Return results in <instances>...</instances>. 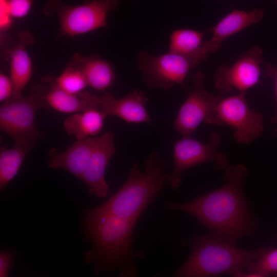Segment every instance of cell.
<instances>
[{
    "mask_svg": "<svg viewBox=\"0 0 277 277\" xmlns=\"http://www.w3.org/2000/svg\"><path fill=\"white\" fill-rule=\"evenodd\" d=\"M219 188L184 203H167V209L181 211L195 217L215 237L235 245L252 234L255 220L250 212L243 192L248 174L243 164L229 165Z\"/></svg>",
    "mask_w": 277,
    "mask_h": 277,
    "instance_id": "6da1fadb",
    "label": "cell"
},
{
    "mask_svg": "<svg viewBox=\"0 0 277 277\" xmlns=\"http://www.w3.org/2000/svg\"><path fill=\"white\" fill-rule=\"evenodd\" d=\"M137 221L111 214L87 213V230L93 245L88 258L103 268L118 270L120 276H136L134 260L137 254L132 248V242Z\"/></svg>",
    "mask_w": 277,
    "mask_h": 277,
    "instance_id": "7a4b0ae2",
    "label": "cell"
},
{
    "mask_svg": "<svg viewBox=\"0 0 277 277\" xmlns=\"http://www.w3.org/2000/svg\"><path fill=\"white\" fill-rule=\"evenodd\" d=\"M182 245L191 249L185 263L172 274L174 277H210L221 275L237 276L248 264L269 248H239L210 233L183 240Z\"/></svg>",
    "mask_w": 277,
    "mask_h": 277,
    "instance_id": "3957f363",
    "label": "cell"
},
{
    "mask_svg": "<svg viewBox=\"0 0 277 277\" xmlns=\"http://www.w3.org/2000/svg\"><path fill=\"white\" fill-rule=\"evenodd\" d=\"M144 167L143 172L133 163L126 181L119 190L104 204L87 213L138 220L167 184V165L158 152L149 156Z\"/></svg>",
    "mask_w": 277,
    "mask_h": 277,
    "instance_id": "277c9868",
    "label": "cell"
},
{
    "mask_svg": "<svg viewBox=\"0 0 277 277\" xmlns=\"http://www.w3.org/2000/svg\"><path fill=\"white\" fill-rule=\"evenodd\" d=\"M120 0H83L81 4L71 5L62 0H48L43 12L48 16L55 15L60 29L56 39L73 37L107 26L108 12L117 8Z\"/></svg>",
    "mask_w": 277,
    "mask_h": 277,
    "instance_id": "5b68a950",
    "label": "cell"
},
{
    "mask_svg": "<svg viewBox=\"0 0 277 277\" xmlns=\"http://www.w3.org/2000/svg\"><path fill=\"white\" fill-rule=\"evenodd\" d=\"M44 88L34 85L25 96L10 98L0 107V130L8 134L14 144L35 146L44 136L35 125V114L40 109H50L45 100Z\"/></svg>",
    "mask_w": 277,
    "mask_h": 277,
    "instance_id": "8992f818",
    "label": "cell"
},
{
    "mask_svg": "<svg viewBox=\"0 0 277 277\" xmlns=\"http://www.w3.org/2000/svg\"><path fill=\"white\" fill-rule=\"evenodd\" d=\"M207 55L202 45L196 51L187 54L168 52L156 56L142 52L138 56L137 68L148 86L168 90L177 84L187 90L185 80L188 73L207 60Z\"/></svg>",
    "mask_w": 277,
    "mask_h": 277,
    "instance_id": "52a82bcc",
    "label": "cell"
},
{
    "mask_svg": "<svg viewBox=\"0 0 277 277\" xmlns=\"http://www.w3.org/2000/svg\"><path fill=\"white\" fill-rule=\"evenodd\" d=\"M222 141L220 135L212 132L207 143H203L190 136H184L173 143V162L171 172L166 174V184L174 190L182 183V176L188 169L199 164L212 162L219 170L229 166L226 155L219 151Z\"/></svg>",
    "mask_w": 277,
    "mask_h": 277,
    "instance_id": "ba28073f",
    "label": "cell"
},
{
    "mask_svg": "<svg viewBox=\"0 0 277 277\" xmlns=\"http://www.w3.org/2000/svg\"><path fill=\"white\" fill-rule=\"evenodd\" d=\"M246 91L221 99L206 124L228 125L235 129L233 136L239 143L249 144L264 130L263 116L250 109L246 99Z\"/></svg>",
    "mask_w": 277,
    "mask_h": 277,
    "instance_id": "9c48e42d",
    "label": "cell"
},
{
    "mask_svg": "<svg viewBox=\"0 0 277 277\" xmlns=\"http://www.w3.org/2000/svg\"><path fill=\"white\" fill-rule=\"evenodd\" d=\"M192 78L194 89L181 107L174 122L175 130L184 136H190L202 122L206 123L222 99L205 89L201 72L194 74Z\"/></svg>",
    "mask_w": 277,
    "mask_h": 277,
    "instance_id": "30bf717a",
    "label": "cell"
},
{
    "mask_svg": "<svg viewBox=\"0 0 277 277\" xmlns=\"http://www.w3.org/2000/svg\"><path fill=\"white\" fill-rule=\"evenodd\" d=\"M262 50L256 46L245 53L232 66H221L215 75V86L222 93L233 89L246 91L259 81Z\"/></svg>",
    "mask_w": 277,
    "mask_h": 277,
    "instance_id": "8fae6325",
    "label": "cell"
},
{
    "mask_svg": "<svg viewBox=\"0 0 277 277\" xmlns=\"http://www.w3.org/2000/svg\"><path fill=\"white\" fill-rule=\"evenodd\" d=\"M114 136L112 132H108L98 137L90 161L80 179L88 186L89 194L98 198H104L109 193L104 176L110 160L116 151Z\"/></svg>",
    "mask_w": 277,
    "mask_h": 277,
    "instance_id": "7c38bea8",
    "label": "cell"
},
{
    "mask_svg": "<svg viewBox=\"0 0 277 277\" xmlns=\"http://www.w3.org/2000/svg\"><path fill=\"white\" fill-rule=\"evenodd\" d=\"M34 36L28 31L18 32L14 45L6 52L10 63V78L13 85L10 98L22 96V93L29 82L32 72V64L28 48L35 44Z\"/></svg>",
    "mask_w": 277,
    "mask_h": 277,
    "instance_id": "4fadbf2b",
    "label": "cell"
},
{
    "mask_svg": "<svg viewBox=\"0 0 277 277\" xmlns=\"http://www.w3.org/2000/svg\"><path fill=\"white\" fill-rule=\"evenodd\" d=\"M98 110L105 116H117L127 123L151 122L145 108L148 98L141 91L133 90L125 97L116 98L105 92L100 97Z\"/></svg>",
    "mask_w": 277,
    "mask_h": 277,
    "instance_id": "5bb4252c",
    "label": "cell"
},
{
    "mask_svg": "<svg viewBox=\"0 0 277 277\" xmlns=\"http://www.w3.org/2000/svg\"><path fill=\"white\" fill-rule=\"evenodd\" d=\"M52 75L44 76L42 81L48 85L45 98L50 109L62 113H76L89 110H98L100 97L88 91L70 93L59 88Z\"/></svg>",
    "mask_w": 277,
    "mask_h": 277,
    "instance_id": "9a60e30c",
    "label": "cell"
},
{
    "mask_svg": "<svg viewBox=\"0 0 277 277\" xmlns=\"http://www.w3.org/2000/svg\"><path fill=\"white\" fill-rule=\"evenodd\" d=\"M97 138L88 137L77 140L62 152L51 148L48 151V166L52 169L63 168L81 179L90 161Z\"/></svg>",
    "mask_w": 277,
    "mask_h": 277,
    "instance_id": "2e32d148",
    "label": "cell"
},
{
    "mask_svg": "<svg viewBox=\"0 0 277 277\" xmlns=\"http://www.w3.org/2000/svg\"><path fill=\"white\" fill-rule=\"evenodd\" d=\"M265 10L255 8L250 12L234 10L228 13L211 29L212 38L202 43V46L208 53L217 50L221 44L227 37L244 28L259 22L264 16Z\"/></svg>",
    "mask_w": 277,
    "mask_h": 277,
    "instance_id": "e0dca14e",
    "label": "cell"
},
{
    "mask_svg": "<svg viewBox=\"0 0 277 277\" xmlns=\"http://www.w3.org/2000/svg\"><path fill=\"white\" fill-rule=\"evenodd\" d=\"M68 64L80 70L85 76L88 86L95 90L105 91L115 79L112 66L98 56H83L76 53Z\"/></svg>",
    "mask_w": 277,
    "mask_h": 277,
    "instance_id": "ac0fdd59",
    "label": "cell"
},
{
    "mask_svg": "<svg viewBox=\"0 0 277 277\" xmlns=\"http://www.w3.org/2000/svg\"><path fill=\"white\" fill-rule=\"evenodd\" d=\"M105 117L96 109L76 112L64 121V128L68 134L77 140L93 137L103 129Z\"/></svg>",
    "mask_w": 277,
    "mask_h": 277,
    "instance_id": "d6986e66",
    "label": "cell"
},
{
    "mask_svg": "<svg viewBox=\"0 0 277 277\" xmlns=\"http://www.w3.org/2000/svg\"><path fill=\"white\" fill-rule=\"evenodd\" d=\"M34 146L27 144H14L8 149L0 150V189L4 188L17 174L24 158Z\"/></svg>",
    "mask_w": 277,
    "mask_h": 277,
    "instance_id": "ffe728a7",
    "label": "cell"
},
{
    "mask_svg": "<svg viewBox=\"0 0 277 277\" xmlns=\"http://www.w3.org/2000/svg\"><path fill=\"white\" fill-rule=\"evenodd\" d=\"M206 32L185 29L175 30L170 36L169 52L182 54L194 52L203 43Z\"/></svg>",
    "mask_w": 277,
    "mask_h": 277,
    "instance_id": "44dd1931",
    "label": "cell"
},
{
    "mask_svg": "<svg viewBox=\"0 0 277 277\" xmlns=\"http://www.w3.org/2000/svg\"><path fill=\"white\" fill-rule=\"evenodd\" d=\"M247 272H240L238 277H264L277 275V248L268 249L258 259L246 267Z\"/></svg>",
    "mask_w": 277,
    "mask_h": 277,
    "instance_id": "7402d4cb",
    "label": "cell"
},
{
    "mask_svg": "<svg viewBox=\"0 0 277 277\" xmlns=\"http://www.w3.org/2000/svg\"><path fill=\"white\" fill-rule=\"evenodd\" d=\"M54 81L59 88L70 93L81 92L88 86L81 71L69 64Z\"/></svg>",
    "mask_w": 277,
    "mask_h": 277,
    "instance_id": "603a6c76",
    "label": "cell"
},
{
    "mask_svg": "<svg viewBox=\"0 0 277 277\" xmlns=\"http://www.w3.org/2000/svg\"><path fill=\"white\" fill-rule=\"evenodd\" d=\"M12 18H21L27 16L35 0H4Z\"/></svg>",
    "mask_w": 277,
    "mask_h": 277,
    "instance_id": "cb8c5ba5",
    "label": "cell"
},
{
    "mask_svg": "<svg viewBox=\"0 0 277 277\" xmlns=\"http://www.w3.org/2000/svg\"><path fill=\"white\" fill-rule=\"evenodd\" d=\"M13 93V85L10 76L3 73L0 74V102H4L10 98Z\"/></svg>",
    "mask_w": 277,
    "mask_h": 277,
    "instance_id": "d4e9b609",
    "label": "cell"
},
{
    "mask_svg": "<svg viewBox=\"0 0 277 277\" xmlns=\"http://www.w3.org/2000/svg\"><path fill=\"white\" fill-rule=\"evenodd\" d=\"M13 256L10 251H2L0 253V276H7L8 273L12 267Z\"/></svg>",
    "mask_w": 277,
    "mask_h": 277,
    "instance_id": "484cf974",
    "label": "cell"
},
{
    "mask_svg": "<svg viewBox=\"0 0 277 277\" xmlns=\"http://www.w3.org/2000/svg\"><path fill=\"white\" fill-rule=\"evenodd\" d=\"M265 67L266 75L268 76L273 78L274 82L276 111L275 115L272 117L271 120L273 123L277 124V65L273 66L269 64H267L265 65Z\"/></svg>",
    "mask_w": 277,
    "mask_h": 277,
    "instance_id": "4316f807",
    "label": "cell"
},
{
    "mask_svg": "<svg viewBox=\"0 0 277 277\" xmlns=\"http://www.w3.org/2000/svg\"><path fill=\"white\" fill-rule=\"evenodd\" d=\"M275 4H276V7H277V0H275Z\"/></svg>",
    "mask_w": 277,
    "mask_h": 277,
    "instance_id": "83f0119b",
    "label": "cell"
}]
</instances>
